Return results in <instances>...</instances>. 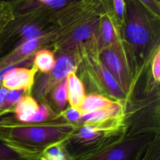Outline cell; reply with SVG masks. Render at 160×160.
<instances>
[{
    "label": "cell",
    "mask_w": 160,
    "mask_h": 160,
    "mask_svg": "<svg viewBox=\"0 0 160 160\" xmlns=\"http://www.w3.org/2000/svg\"><path fill=\"white\" fill-rule=\"evenodd\" d=\"M74 131L69 124L6 126L0 135V141L41 151L47 146L67 138Z\"/></svg>",
    "instance_id": "1"
},
{
    "label": "cell",
    "mask_w": 160,
    "mask_h": 160,
    "mask_svg": "<svg viewBox=\"0 0 160 160\" xmlns=\"http://www.w3.org/2000/svg\"><path fill=\"white\" fill-rule=\"evenodd\" d=\"M151 139L148 136L121 138L94 154L76 160H139Z\"/></svg>",
    "instance_id": "2"
},
{
    "label": "cell",
    "mask_w": 160,
    "mask_h": 160,
    "mask_svg": "<svg viewBox=\"0 0 160 160\" xmlns=\"http://www.w3.org/2000/svg\"><path fill=\"white\" fill-rule=\"evenodd\" d=\"M101 64L115 78L122 90L128 89L129 77L123 55L119 47L113 44L101 54Z\"/></svg>",
    "instance_id": "3"
},
{
    "label": "cell",
    "mask_w": 160,
    "mask_h": 160,
    "mask_svg": "<svg viewBox=\"0 0 160 160\" xmlns=\"http://www.w3.org/2000/svg\"><path fill=\"white\" fill-rule=\"evenodd\" d=\"M126 35L129 41L139 48L146 46L150 40V32L146 21L133 8L128 11Z\"/></svg>",
    "instance_id": "4"
},
{
    "label": "cell",
    "mask_w": 160,
    "mask_h": 160,
    "mask_svg": "<svg viewBox=\"0 0 160 160\" xmlns=\"http://www.w3.org/2000/svg\"><path fill=\"white\" fill-rule=\"evenodd\" d=\"M35 72L34 68H13L4 74L2 86L8 90L27 91L33 84Z\"/></svg>",
    "instance_id": "5"
},
{
    "label": "cell",
    "mask_w": 160,
    "mask_h": 160,
    "mask_svg": "<svg viewBox=\"0 0 160 160\" xmlns=\"http://www.w3.org/2000/svg\"><path fill=\"white\" fill-rule=\"evenodd\" d=\"M41 151L31 150L6 141H0V160H38Z\"/></svg>",
    "instance_id": "6"
},
{
    "label": "cell",
    "mask_w": 160,
    "mask_h": 160,
    "mask_svg": "<svg viewBox=\"0 0 160 160\" xmlns=\"http://www.w3.org/2000/svg\"><path fill=\"white\" fill-rule=\"evenodd\" d=\"M68 101L71 108L78 109L85 98L84 88L74 72H71L66 78Z\"/></svg>",
    "instance_id": "7"
},
{
    "label": "cell",
    "mask_w": 160,
    "mask_h": 160,
    "mask_svg": "<svg viewBox=\"0 0 160 160\" xmlns=\"http://www.w3.org/2000/svg\"><path fill=\"white\" fill-rule=\"evenodd\" d=\"M39 109V106L33 98L29 96H22L15 109L16 118L21 122H32Z\"/></svg>",
    "instance_id": "8"
},
{
    "label": "cell",
    "mask_w": 160,
    "mask_h": 160,
    "mask_svg": "<svg viewBox=\"0 0 160 160\" xmlns=\"http://www.w3.org/2000/svg\"><path fill=\"white\" fill-rule=\"evenodd\" d=\"M74 69L75 62L71 56L67 55L60 56L56 61L54 66L51 71L48 83L52 84L60 81H62L71 72H74Z\"/></svg>",
    "instance_id": "9"
},
{
    "label": "cell",
    "mask_w": 160,
    "mask_h": 160,
    "mask_svg": "<svg viewBox=\"0 0 160 160\" xmlns=\"http://www.w3.org/2000/svg\"><path fill=\"white\" fill-rule=\"evenodd\" d=\"M38 43L39 39H29L22 42L11 54L9 55L0 62V70L6 67L12 66V64L17 62L18 61L31 54L36 49Z\"/></svg>",
    "instance_id": "10"
},
{
    "label": "cell",
    "mask_w": 160,
    "mask_h": 160,
    "mask_svg": "<svg viewBox=\"0 0 160 160\" xmlns=\"http://www.w3.org/2000/svg\"><path fill=\"white\" fill-rule=\"evenodd\" d=\"M120 111V105L114 102L110 106L91 112L81 114L79 120L86 124L101 122L116 116Z\"/></svg>",
    "instance_id": "11"
},
{
    "label": "cell",
    "mask_w": 160,
    "mask_h": 160,
    "mask_svg": "<svg viewBox=\"0 0 160 160\" xmlns=\"http://www.w3.org/2000/svg\"><path fill=\"white\" fill-rule=\"evenodd\" d=\"M66 139L45 147L41 151V156L48 160H73L67 149L65 143Z\"/></svg>",
    "instance_id": "12"
},
{
    "label": "cell",
    "mask_w": 160,
    "mask_h": 160,
    "mask_svg": "<svg viewBox=\"0 0 160 160\" xmlns=\"http://www.w3.org/2000/svg\"><path fill=\"white\" fill-rule=\"evenodd\" d=\"M114 102L104 96L92 94L85 97L78 109L81 114L91 112L108 108Z\"/></svg>",
    "instance_id": "13"
},
{
    "label": "cell",
    "mask_w": 160,
    "mask_h": 160,
    "mask_svg": "<svg viewBox=\"0 0 160 160\" xmlns=\"http://www.w3.org/2000/svg\"><path fill=\"white\" fill-rule=\"evenodd\" d=\"M96 71L101 82L111 95L119 98L124 96V91L115 78L101 63L96 66Z\"/></svg>",
    "instance_id": "14"
},
{
    "label": "cell",
    "mask_w": 160,
    "mask_h": 160,
    "mask_svg": "<svg viewBox=\"0 0 160 160\" xmlns=\"http://www.w3.org/2000/svg\"><path fill=\"white\" fill-rule=\"evenodd\" d=\"M56 61L52 53L48 50L38 51L35 56L34 63L36 68L43 72H48L53 69Z\"/></svg>",
    "instance_id": "15"
},
{
    "label": "cell",
    "mask_w": 160,
    "mask_h": 160,
    "mask_svg": "<svg viewBox=\"0 0 160 160\" xmlns=\"http://www.w3.org/2000/svg\"><path fill=\"white\" fill-rule=\"evenodd\" d=\"M139 160H160V146L158 139H152L147 145Z\"/></svg>",
    "instance_id": "16"
},
{
    "label": "cell",
    "mask_w": 160,
    "mask_h": 160,
    "mask_svg": "<svg viewBox=\"0 0 160 160\" xmlns=\"http://www.w3.org/2000/svg\"><path fill=\"white\" fill-rule=\"evenodd\" d=\"M54 99L61 109L64 108L68 101V91L66 78L62 80L56 87L54 92Z\"/></svg>",
    "instance_id": "17"
},
{
    "label": "cell",
    "mask_w": 160,
    "mask_h": 160,
    "mask_svg": "<svg viewBox=\"0 0 160 160\" xmlns=\"http://www.w3.org/2000/svg\"><path fill=\"white\" fill-rule=\"evenodd\" d=\"M101 34L104 42L106 44H113L116 41V34L112 24L108 18L102 20L101 25Z\"/></svg>",
    "instance_id": "18"
},
{
    "label": "cell",
    "mask_w": 160,
    "mask_h": 160,
    "mask_svg": "<svg viewBox=\"0 0 160 160\" xmlns=\"http://www.w3.org/2000/svg\"><path fill=\"white\" fill-rule=\"evenodd\" d=\"M95 28L94 24L83 25L76 29L72 34L73 40L76 41H81L88 39L92 33Z\"/></svg>",
    "instance_id": "19"
},
{
    "label": "cell",
    "mask_w": 160,
    "mask_h": 160,
    "mask_svg": "<svg viewBox=\"0 0 160 160\" xmlns=\"http://www.w3.org/2000/svg\"><path fill=\"white\" fill-rule=\"evenodd\" d=\"M22 91L8 90L5 96L2 108H8L10 106L17 104L22 97Z\"/></svg>",
    "instance_id": "20"
},
{
    "label": "cell",
    "mask_w": 160,
    "mask_h": 160,
    "mask_svg": "<svg viewBox=\"0 0 160 160\" xmlns=\"http://www.w3.org/2000/svg\"><path fill=\"white\" fill-rule=\"evenodd\" d=\"M22 36V42L29 39H39L41 36V31L35 26L27 25L24 26L21 30Z\"/></svg>",
    "instance_id": "21"
},
{
    "label": "cell",
    "mask_w": 160,
    "mask_h": 160,
    "mask_svg": "<svg viewBox=\"0 0 160 160\" xmlns=\"http://www.w3.org/2000/svg\"><path fill=\"white\" fill-rule=\"evenodd\" d=\"M152 70L154 79L159 81L160 78V54L159 50L154 58Z\"/></svg>",
    "instance_id": "22"
},
{
    "label": "cell",
    "mask_w": 160,
    "mask_h": 160,
    "mask_svg": "<svg viewBox=\"0 0 160 160\" xmlns=\"http://www.w3.org/2000/svg\"><path fill=\"white\" fill-rule=\"evenodd\" d=\"M49 115V112L48 108L44 105L39 106V109L37 112V114L34 117L32 122H38L44 121V119L48 118Z\"/></svg>",
    "instance_id": "23"
},
{
    "label": "cell",
    "mask_w": 160,
    "mask_h": 160,
    "mask_svg": "<svg viewBox=\"0 0 160 160\" xmlns=\"http://www.w3.org/2000/svg\"><path fill=\"white\" fill-rule=\"evenodd\" d=\"M41 2L51 8H58L64 6L68 3V1L64 0H43L41 1Z\"/></svg>",
    "instance_id": "24"
},
{
    "label": "cell",
    "mask_w": 160,
    "mask_h": 160,
    "mask_svg": "<svg viewBox=\"0 0 160 160\" xmlns=\"http://www.w3.org/2000/svg\"><path fill=\"white\" fill-rule=\"evenodd\" d=\"M66 116L69 121L76 122L79 120L81 113L78 109L71 108L66 113Z\"/></svg>",
    "instance_id": "25"
},
{
    "label": "cell",
    "mask_w": 160,
    "mask_h": 160,
    "mask_svg": "<svg viewBox=\"0 0 160 160\" xmlns=\"http://www.w3.org/2000/svg\"><path fill=\"white\" fill-rule=\"evenodd\" d=\"M114 6L118 15L120 18H122L124 11V2L122 0L114 1Z\"/></svg>",
    "instance_id": "26"
},
{
    "label": "cell",
    "mask_w": 160,
    "mask_h": 160,
    "mask_svg": "<svg viewBox=\"0 0 160 160\" xmlns=\"http://www.w3.org/2000/svg\"><path fill=\"white\" fill-rule=\"evenodd\" d=\"M8 89H6L4 87L0 86V108H2L4 99H5V96L7 94L8 92Z\"/></svg>",
    "instance_id": "27"
},
{
    "label": "cell",
    "mask_w": 160,
    "mask_h": 160,
    "mask_svg": "<svg viewBox=\"0 0 160 160\" xmlns=\"http://www.w3.org/2000/svg\"><path fill=\"white\" fill-rule=\"evenodd\" d=\"M4 126H5V124H2V123L0 121V135H1V132H2V131L4 130Z\"/></svg>",
    "instance_id": "28"
},
{
    "label": "cell",
    "mask_w": 160,
    "mask_h": 160,
    "mask_svg": "<svg viewBox=\"0 0 160 160\" xmlns=\"http://www.w3.org/2000/svg\"><path fill=\"white\" fill-rule=\"evenodd\" d=\"M38 160H48V159H46V158H43L42 156H41L39 157V158L38 159Z\"/></svg>",
    "instance_id": "29"
}]
</instances>
